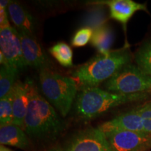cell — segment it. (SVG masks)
Instances as JSON below:
<instances>
[{
	"label": "cell",
	"instance_id": "obj_1",
	"mask_svg": "<svg viewBox=\"0 0 151 151\" xmlns=\"http://www.w3.org/2000/svg\"><path fill=\"white\" fill-rule=\"evenodd\" d=\"M64 129L65 123L55 109L31 81L29 107L24 119L26 134L39 140H54Z\"/></svg>",
	"mask_w": 151,
	"mask_h": 151
},
{
	"label": "cell",
	"instance_id": "obj_2",
	"mask_svg": "<svg viewBox=\"0 0 151 151\" xmlns=\"http://www.w3.org/2000/svg\"><path fill=\"white\" fill-rule=\"evenodd\" d=\"M148 92L124 94L105 91L98 87L80 88L74 103L77 116L83 120L94 118L115 107L148 99Z\"/></svg>",
	"mask_w": 151,
	"mask_h": 151
},
{
	"label": "cell",
	"instance_id": "obj_3",
	"mask_svg": "<svg viewBox=\"0 0 151 151\" xmlns=\"http://www.w3.org/2000/svg\"><path fill=\"white\" fill-rule=\"evenodd\" d=\"M131 54L126 48L106 55L99 54L73 70L71 77L76 81L79 89L97 87L131 63Z\"/></svg>",
	"mask_w": 151,
	"mask_h": 151
},
{
	"label": "cell",
	"instance_id": "obj_4",
	"mask_svg": "<svg viewBox=\"0 0 151 151\" xmlns=\"http://www.w3.org/2000/svg\"><path fill=\"white\" fill-rule=\"evenodd\" d=\"M39 83L48 102L62 117L67 116L79 90L76 81L72 77L64 76L51 69H42L39 72Z\"/></svg>",
	"mask_w": 151,
	"mask_h": 151
},
{
	"label": "cell",
	"instance_id": "obj_5",
	"mask_svg": "<svg viewBox=\"0 0 151 151\" xmlns=\"http://www.w3.org/2000/svg\"><path fill=\"white\" fill-rule=\"evenodd\" d=\"M105 88L114 93L131 94L148 92L151 76L137 65L129 63L105 82Z\"/></svg>",
	"mask_w": 151,
	"mask_h": 151
},
{
	"label": "cell",
	"instance_id": "obj_6",
	"mask_svg": "<svg viewBox=\"0 0 151 151\" xmlns=\"http://www.w3.org/2000/svg\"><path fill=\"white\" fill-rule=\"evenodd\" d=\"M0 53L4 58L6 65L16 68L19 72L27 67L24 60L18 31L10 24L0 27Z\"/></svg>",
	"mask_w": 151,
	"mask_h": 151
},
{
	"label": "cell",
	"instance_id": "obj_7",
	"mask_svg": "<svg viewBox=\"0 0 151 151\" xmlns=\"http://www.w3.org/2000/svg\"><path fill=\"white\" fill-rule=\"evenodd\" d=\"M113 151H146L151 148V135L131 131L104 134Z\"/></svg>",
	"mask_w": 151,
	"mask_h": 151
},
{
	"label": "cell",
	"instance_id": "obj_8",
	"mask_svg": "<svg viewBox=\"0 0 151 151\" xmlns=\"http://www.w3.org/2000/svg\"><path fill=\"white\" fill-rule=\"evenodd\" d=\"M65 151H113L106 137L99 128L90 127L71 138Z\"/></svg>",
	"mask_w": 151,
	"mask_h": 151
},
{
	"label": "cell",
	"instance_id": "obj_9",
	"mask_svg": "<svg viewBox=\"0 0 151 151\" xmlns=\"http://www.w3.org/2000/svg\"><path fill=\"white\" fill-rule=\"evenodd\" d=\"M18 31V30H17ZM26 65L39 70L51 69L52 62L35 37L18 31Z\"/></svg>",
	"mask_w": 151,
	"mask_h": 151
},
{
	"label": "cell",
	"instance_id": "obj_10",
	"mask_svg": "<svg viewBox=\"0 0 151 151\" xmlns=\"http://www.w3.org/2000/svg\"><path fill=\"white\" fill-rule=\"evenodd\" d=\"M92 4L107 6L109 9L110 18L121 23L124 29H126L128 21L137 11H145L148 12L146 4L137 3L132 0H111Z\"/></svg>",
	"mask_w": 151,
	"mask_h": 151
},
{
	"label": "cell",
	"instance_id": "obj_11",
	"mask_svg": "<svg viewBox=\"0 0 151 151\" xmlns=\"http://www.w3.org/2000/svg\"><path fill=\"white\" fill-rule=\"evenodd\" d=\"M31 81L22 82L17 81L13 88V110L14 118L12 124L24 129V119L27 115L30 100Z\"/></svg>",
	"mask_w": 151,
	"mask_h": 151
},
{
	"label": "cell",
	"instance_id": "obj_12",
	"mask_svg": "<svg viewBox=\"0 0 151 151\" xmlns=\"http://www.w3.org/2000/svg\"><path fill=\"white\" fill-rule=\"evenodd\" d=\"M98 128L104 134L113 131H131L145 134L143 127V119L135 109L119 115L112 120L104 122Z\"/></svg>",
	"mask_w": 151,
	"mask_h": 151
},
{
	"label": "cell",
	"instance_id": "obj_13",
	"mask_svg": "<svg viewBox=\"0 0 151 151\" xmlns=\"http://www.w3.org/2000/svg\"><path fill=\"white\" fill-rule=\"evenodd\" d=\"M7 12L9 18L18 31L35 37L36 20L27 9L18 1H11Z\"/></svg>",
	"mask_w": 151,
	"mask_h": 151
},
{
	"label": "cell",
	"instance_id": "obj_14",
	"mask_svg": "<svg viewBox=\"0 0 151 151\" xmlns=\"http://www.w3.org/2000/svg\"><path fill=\"white\" fill-rule=\"evenodd\" d=\"M0 143L3 146H10L25 150L29 145V139L23 129L11 124L0 127Z\"/></svg>",
	"mask_w": 151,
	"mask_h": 151
},
{
	"label": "cell",
	"instance_id": "obj_15",
	"mask_svg": "<svg viewBox=\"0 0 151 151\" xmlns=\"http://www.w3.org/2000/svg\"><path fill=\"white\" fill-rule=\"evenodd\" d=\"M114 41V33L109 24L94 30L91 39V44L99 54L106 55L111 52Z\"/></svg>",
	"mask_w": 151,
	"mask_h": 151
},
{
	"label": "cell",
	"instance_id": "obj_16",
	"mask_svg": "<svg viewBox=\"0 0 151 151\" xmlns=\"http://www.w3.org/2000/svg\"><path fill=\"white\" fill-rule=\"evenodd\" d=\"M94 5L87 11L81 20L82 27H89L93 31L105 25L108 20L104 5L92 4Z\"/></svg>",
	"mask_w": 151,
	"mask_h": 151
},
{
	"label": "cell",
	"instance_id": "obj_17",
	"mask_svg": "<svg viewBox=\"0 0 151 151\" xmlns=\"http://www.w3.org/2000/svg\"><path fill=\"white\" fill-rule=\"evenodd\" d=\"M19 71L11 65H3L0 67V98L4 97L11 90L17 81Z\"/></svg>",
	"mask_w": 151,
	"mask_h": 151
},
{
	"label": "cell",
	"instance_id": "obj_18",
	"mask_svg": "<svg viewBox=\"0 0 151 151\" xmlns=\"http://www.w3.org/2000/svg\"><path fill=\"white\" fill-rule=\"evenodd\" d=\"M48 51L63 67H70L73 66V51L67 43L58 42L50 47Z\"/></svg>",
	"mask_w": 151,
	"mask_h": 151
},
{
	"label": "cell",
	"instance_id": "obj_19",
	"mask_svg": "<svg viewBox=\"0 0 151 151\" xmlns=\"http://www.w3.org/2000/svg\"><path fill=\"white\" fill-rule=\"evenodd\" d=\"M137 66L151 76V41L143 43L135 53Z\"/></svg>",
	"mask_w": 151,
	"mask_h": 151
},
{
	"label": "cell",
	"instance_id": "obj_20",
	"mask_svg": "<svg viewBox=\"0 0 151 151\" xmlns=\"http://www.w3.org/2000/svg\"><path fill=\"white\" fill-rule=\"evenodd\" d=\"M14 118L13 110V90L4 97L0 99V125L12 124Z\"/></svg>",
	"mask_w": 151,
	"mask_h": 151
},
{
	"label": "cell",
	"instance_id": "obj_21",
	"mask_svg": "<svg viewBox=\"0 0 151 151\" xmlns=\"http://www.w3.org/2000/svg\"><path fill=\"white\" fill-rule=\"evenodd\" d=\"M94 31L89 27H82L78 29L71 39V44L73 47L80 48L85 46L91 41Z\"/></svg>",
	"mask_w": 151,
	"mask_h": 151
},
{
	"label": "cell",
	"instance_id": "obj_22",
	"mask_svg": "<svg viewBox=\"0 0 151 151\" xmlns=\"http://www.w3.org/2000/svg\"><path fill=\"white\" fill-rule=\"evenodd\" d=\"M136 111L143 120H151V101L135 109Z\"/></svg>",
	"mask_w": 151,
	"mask_h": 151
},
{
	"label": "cell",
	"instance_id": "obj_23",
	"mask_svg": "<svg viewBox=\"0 0 151 151\" xmlns=\"http://www.w3.org/2000/svg\"><path fill=\"white\" fill-rule=\"evenodd\" d=\"M9 15L7 9L0 6V27L9 25Z\"/></svg>",
	"mask_w": 151,
	"mask_h": 151
},
{
	"label": "cell",
	"instance_id": "obj_24",
	"mask_svg": "<svg viewBox=\"0 0 151 151\" xmlns=\"http://www.w3.org/2000/svg\"><path fill=\"white\" fill-rule=\"evenodd\" d=\"M143 127L144 133L148 135H151V120H143Z\"/></svg>",
	"mask_w": 151,
	"mask_h": 151
},
{
	"label": "cell",
	"instance_id": "obj_25",
	"mask_svg": "<svg viewBox=\"0 0 151 151\" xmlns=\"http://www.w3.org/2000/svg\"><path fill=\"white\" fill-rule=\"evenodd\" d=\"M0 151H12L11 149L9 148H6L5 146H3V145H1L0 146Z\"/></svg>",
	"mask_w": 151,
	"mask_h": 151
},
{
	"label": "cell",
	"instance_id": "obj_26",
	"mask_svg": "<svg viewBox=\"0 0 151 151\" xmlns=\"http://www.w3.org/2000/svg\"><path fill=\"white\" fill-rule=\"evenodd\" d=\"M48 151H62V150L59 148H54L50 149V150H49Z\"/></svg>",
	"mask_w": 151,
	"mask_h": 151
}]
</instances>
